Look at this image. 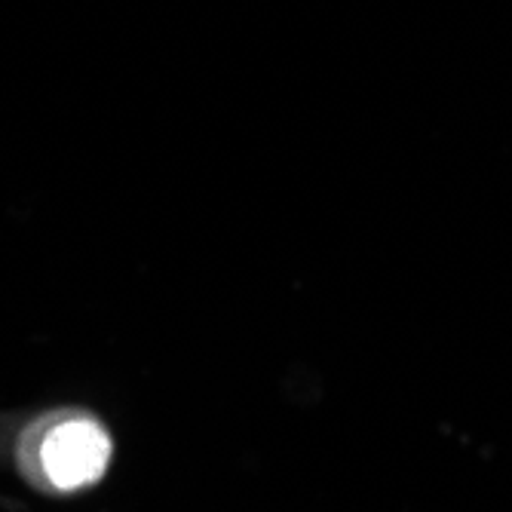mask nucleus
I'll return each mask as SVG.
<instances>
[{
	"mask_svg": "<svg viewBox=\"0 0 512 512\" xmlns=\"http://www.w3.org/2000/svg\"><path fill=\"white\" fill-rule=\"evenodd\" d=\"M22 424L19 414H0V460L10 457V448H13V436Z\"/></svg>",
	"mask_w": 512,
	"mask_h": 512,
	"instance_id": "obj_2",
	"label": "nucleus"
},
{
	"mask_svg": "<svg viewBox=\"0 0 512 512\" xmlns=\"http://www.w3.org/2000/svg\"><path fill=\"white\" fill-rule=\"evenodd\" d=\"M19 479L43 497L99 488L114 463V436L86 405H56L19 424L10 448Z\"/></svg>",
	"mask_w": 512,
	"mask_h": 512,
	"instance_id": "obj_1",
	"label": "nucleus"
}]
</instances>
